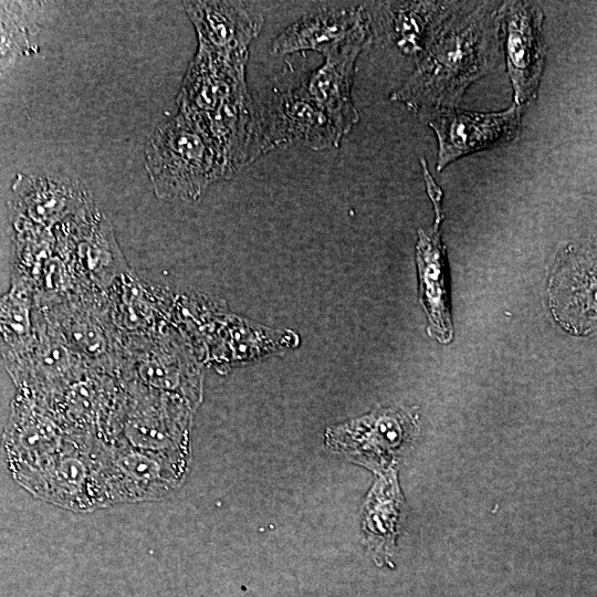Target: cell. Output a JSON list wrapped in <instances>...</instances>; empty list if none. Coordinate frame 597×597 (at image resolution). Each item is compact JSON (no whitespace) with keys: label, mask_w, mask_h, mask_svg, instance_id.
<instances>
[{"label":"cell","mask_w":597,"mask_h":597,"mask_svg":"<svg viewBox=\"0 0 597 597\" xmlns=\"http://www.w3.org/2000/svg\"><path fill=\"white\" fill-rule=\"evenodd\" d=\"M498 7L493 1H463L390 100L419 115L458 107L467 90L485 76L496 61Z\"/></svg>","instance_id":"6da1fadb"},{"label":"cell","mask_w":597,"mask_h":597,"mask_svg":"<svg viewBox=\"0 0 597 597\" xmlns=\"http://www.w3.org/2000/svg\"><path fill=\"white\" fill-rule=\"evenodd\" d=\"M146 168L160 198L184 201L197 199L211 182L230 177L217 145L181 113L153 132Z\"/></svg>","instance_id":"7a4b0ae2"},{"label":"cell","mask_w":597,"mask_h":597,"mask_svg":"<svg viewBox=\"0 0 597 597\" xmlns=\"http://www.w3.org/2000/svg\"><path fill=\"white\" fill-rule=\"evenodd\" d=\"M514 104L526 107L537 95L543 77L547 44L544 12L535 1H504L496 10Z\"/></svg>","instance_id":"3957f363"},{"label":"cell","mask_w":597,"mask_h":597,"mask_svg":"<svg viewBox=\"0 0 597 597\" xmlns=\"http://www.w3.org/2000/svg\"><path fill=\"white\" fill-rule=\"evenodd\" d=\"M526 107L512 104L496 113L437 108L420 114L438 140L437 170L461 157L499 147L519 137Z\"/></svg>","instance_id":"277c9868"},{"label":"cell","mask_w":597,"mask_h":597,"mask_svg":"<svg viewBox=\"0 0 597 597\" xmlns=\"http://www.w3.org/2000/svg\"><path fill=\"white\" fill-rule=\"evenodd\" d=\"M370 40V18L367 15L346 38L318 51L324 63L304 86L342 138L359 121L352 98V85L356 60Z\"/></svg>","instance_id":"5b68a950"},{"label":"cell","mask_w":597,"mask_h":597,"mask_svg":"<svg viewBox=\"0 0 597 597\" xmlns=\"http://www.w3.org/2000/svg\"><path fill=\"white\" fill-rule=\"evenodd\" d=\"M259 121L262 154L294 143L321 150L337 147L342 139L304 86L274 93L259 109Z\"/></svg>","instance_id":"8992f818"},{"label":"cell","mask_w":597,"mask_h":597,"mask_svg":"<svg viewBox=\"0 0 597 597\" xmlns=\"http://www.w3.org/2000/svg\"><path fill=\"white\" fill-rule=\"evenodd\" d=\"M198 36L199 48L232 56L249 54L263 17L254 8L235 1H187L184 3Z\"/></svg>","instance_id":"52a82bcc"},{"label":"cell","mask_w":597,"mask_h":597,"mask_svg":"<svg viewBox=\"0 0 597 597\" xmlns=\"http://www.w3.org/2000/svg\"><path fill=\"white\" fill-rule=\"evenodd\" d=\"M368 15L364 6L323 8L308 12L284 29L272 42L276 54L320 51L346 38Z\"/></svg>","instance_id":"ba28073f"},{"label":"cell","mask_w":597,"mask_h":597,"mask_svg":"<svg viewBox=\"0 0 597 597\" xmlns=\"http://www.w3.org/2000/svg\"><path fill=\"white\" fill-rule=\"evenodd\" d=\"M463 1H396L384 8L389 35L407 55L420 56Z\"/></svg>","instance_id":"9c48e42d"},{"label":"cell","mask_w":597,"mask_h":597,"mask_svg":"<svg viewBox=\"0 0 597 597\" xmlns=\"http://www.w3.org/2000/svg\"><path fill=\"white\" fill-rule=\"evenodd\" d=\"M85 201V190L74 180L62 177H31L20 184L15 208L24 222L48 227L82 210Z\"/></svg>","instance_id":"30bf717a"},{"label":"cell","mask_w":597,"mask_h":597,"mask_svg":"<svg viewBox=\"0 0 597 597\" xmlns=\"http://www.w3.org/2000/svg\"><path fill=\"white\" fill-rule=\"evenodd\" d=\"M11 453L30 474L38 473L60 448V432L48 415L28 399L14 406L8 429Z\"/></svg>","instance_id":"8fae6325"},{"label":"cell","mask_w":597,"mask_h":597,"mask_svg":"<svg viewBox=\"0 0 597 597\" xmlns=\"http://www.w3.org/2000/svg\"><path fill=\"white\" fill-rule=\"evenodd\" d=\"M167 459L147 450L121 452L112 465V490L118 486L116 494L127 498L163 493L176 483L178 475Z\"/></svg>","instance_id":"7c38bea8"},{"label":"cell","mask_w":597,"mask_h":597,"mask_svg":"<svg viewBox=\"0 0 597 597\" xmlns=\"http://www.w3.org/2000/svg\"><path fill=\"white\" fill-rule=\"evenodd\" d=\"M442 218V212L436 213L433 229L429 232L419 230L417 260L431 325L434 326L438 334H441V339H449L452 329L450 328L449 311L444 302V291L441 289L444 252L440 241L439 224Z\"/></svg>","instance_id":"4fadbf2b"},{"label":"cell","mask_w":597,"mask_h":597,"mask_svg":"<svg viewBox=\"0 0 597 597\" xmlns=\"http://www.w3.org/2000/svg\"><path fill=\"white\" fill-rule=\"evenodd\" d=\"M36 482L40 492L48 493L50 499L66 504L84 502L88 493V468L84 459L72 454L59 455L49 461L38 473ZM39 485V486H40Z\"/></svg>","instance_id":"5bb4252c"},{"label":"cell","mask_w":597,"mask_h":597,"mask_svg":"<svg viewBox=\"0 0 597 597\" xmlns=\"http://www.w3.org/2000/svg\"><path fill=\"white\" fill-rule=\"evenodd\" d=\"M25 293L14 287L0 297V348L6 362L20 357L33 344L30 306Z\"/></svg>","instance_id":"9a60e30c"},{"label":"cell","mask_w":597,"mask_h":597,"mask_svg":"<svg viewBox=\"0 0 597 597\" xmlns=\"http://www.w3.org/2000/svg\"><path fill=\"white\" fill-rule=\"evenodd\" d=\"M61 323L66 343L74 348V352H80L95 360H101L108 355L109 348H112L108 333L98 318L91 315L90 312L70 311L69 315L61 320Z\"/></svg>","instance_id":"2e32d148"},{"label":"cell","mask_w":597,"mask_h":597,"mask_svg":"<svg viewBox=\"0 0 597 597\" xmlns=\"http://www.w3.org/2000/svg\"><path fill=\"white\" fill-rule=\"evenodd\" d=\"M109 398L106 383L97 379H77L66 391L62 407L71 421L78 425H93L101 417Z\"/></svg>","instance_id":"e0dca14e"},{"label":"cell","mask_w":597,"mask_h":597,"mask_svg":"<svg viewBox=\"0 0 597 597\" xmlns=\"http://www.w3.org/2000/svg\"><path fill=\"white\" fill-rule=\"evenodd\" d=\"M29 49L25 31L18 19L0 10V70Z\"/></svg>","instance_id":"ac0fdd59"}]
</instances>
